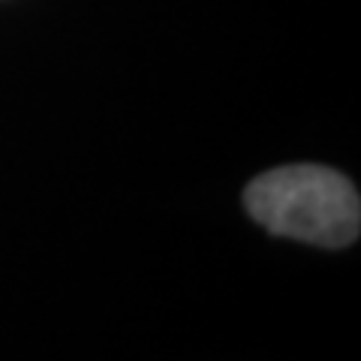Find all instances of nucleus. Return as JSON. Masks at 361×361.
<instances>
[{"instance_id":"f257e3e1","label":"nucleus","mask_w":361,"mask_h":361,"mask_svg":"<svg viewBox=\"0 0 361 361\" xmlns=\"http://www.w3.org/2000/svg\"><path fill=\"white\" fill-rule=\"evenodd\" d=\"M244 205L271 235L319 247H346L361 229L353 180L325 166L271 169L247 187Z\"/></svg>"}]
</instances>
